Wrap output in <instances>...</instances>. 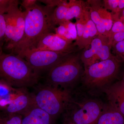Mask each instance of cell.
I'll use <instances>...</instances> for the list:
<instances>
[{
    "mask_svg": "<svg viewBox=\"0 0 124 124\" xmlns=\"http://www.w3.org/2000/svg\"><path fill=\"white\" fill-rule=\"evenodd\" d=\"M19 2L17 0H0V11L7 13L13 6Z\"/></svg>",
    "mask_w": 124,
    "mask_h": 124,
    "instance_id": "26",
    "label": "cell"
},
{
    "mask_svg": "<svg viewBox=\"0 0 124 124\" xmlns=\"http://www.w3.org/2000/svg\"><path fill=\"white\" fill-rule=\"evenodd\" d=\"M97 124H124V116L109 105L106 106Z\"/></svg>",
    "mask_w": 124,
    "mask_h": 124,
    "instance_id": "15",
    "label": "cell"
},
{
    "mask_svg": "<svg viewBox=\"0 0 124 124\" xmlns=\"http://www.w3.org/2000/svg\"><path fill=\"white\" fill-rule=\"evenodd\" d=\"M63 117L62 122L60 124H79L73 121L68 116L62 114Z\"/></svg>",
    "mask_w": 124,
    "mask_h": 124,
    "instance_id": "32",
    "label": "cell"
},
{
    "mask_svg": "<svg viewBox=\"0 0 124 124\" xmlns=\"http://www.w3.org/2000/svg\"><path fill=\"white\" fill-rule=\"evenodd\" d=\"M99 11L108 37V33L111 31L113 23L112 15L110 12L108 11L103 7V3L99 6Z\"/></svg>",
    "mask_w": 124,
    "mask_h": 124,
    "instance_id": "22",
    "label": "cell"
},
{
    "mask_svg": "<svg viewBox=\"0 0 124 124\" xmlns=\"http://www.w3.org/2000/svg\"><path fill=\"white\" fill-rule=\"evenodd\" d=\"M55 7L37 4L27 10L23 36L20 42L11 51L22 57L25 53L36 48L40 40L54 31L51 16Z\"/></svg>",
    "mask_w": 124,
    "mask_h": 124,
    "instance_id": "1",
    "label": "cell"
},
{
    "mask_svg": "<svg viewBox=\"0 0 124 124\" xmlns=\"http://www.w3.org/2000/svg\"><path fill=\"white\" fill-rule=\"evenodd\" d=\"M33 50L70 53L80 50L74 42L67 41L53 32L44 36L38 42L36 48Z\"/></svg>",
    "mask_w": 124,
    "mask_h": 124,
    "instance_id": "9",
    "label": "cell"
},
{
    "mask_svg": "<svg viewBox=\"0 0 124 124\" xmlns=\"http://www.w3.org/2000/svg\"><path fill=\"white\" fill-rule=\"evenodd\" d=\"M31 94L33 104L55 120L65 112L73 97L71 89L48 84L39 86Z\"/></svg>",
    "mask_w": 124,
    "mask_h": 124,
    "instance_id": "4",
    "label": "cell"
},
{
    "mask_svg": "<svg viewBox=\"0 0 124 124\" xmlns=\"http://www.w3.org/2000/svg\"><path fill=\"white\" fill-rule=\"evenodd\" d=\"M54 31L59 37L67 41L74 42L77 37L76 28L75 23L70 21H66L55 28Z\"/></svg>",
    "mask_w": 124,
    "mask_h": 124,
    "instance_id": "17",
    "label": "cell"
},
{
    "mask_svg": "<svg viewBox=\"0 0 124 124\" xmlns=\"http://www.w3.org/2000/svg\"><path fill=\"white\" fill-rule=\"evenodd\" d=\"M110 106L119 111L124 116V84L121 80L114 82L106 89Z\"/></svg>",
    "mask_w": 124,
    "mask_h": 124,
    "instance_id": "10",
    "label": "cell"
},
{
    "mask_svg": "<svg viewBox=\"0 0 124 124\" xmlns=\"http://www.w3.org/2000/svg\"><path fill=\"white\" fill-rule=\"evenodd\" d=\"M108 39L112 47V46L117 42L124 40V31L115 33Z\"/></svg>",
    "mask_w": 124,
    "mask_h": 124,
    "instance_id": "29",
    "label": "cell"
},
{
    "mask_svg": "<svg viewBox=\"0 0 124 124\" xmlns=\"http://www.w3.org/2000/svg\"><path fill=\"white\" fill-rule=\"evenodd\" d=\"M19 2L4 14L6 22L5 48L11 51L22 39L24 33L26 11L18 7Z\"/></svg>",
    "mask_w": 124,
    "mask_h": 124,
    "instance_id": "7",
    "label": "cell"
},
{
    "mask_svg": "<svg viewBox=\"0 0 124 124\" xmlns=\"http://www.w3.org/2000/svg\"><path fill=\"white\" fill-rule=\"evenodd\" d=\"M81 50L69 54L48 71L46 84L71 88L81 80L85 69L80 58Z\"/></svg>",
    "mask_w": 124,
    "mask_h": 124,
    "instance_id": "5",
    "label": "cell"
},
{
    "mask_svg": "<svg viewBox=\"0 0 124 124\" xmlns=\"http://www.w3.org/2000/svg\"><path fill=\"white\" fill-rule=\"evenodd\" d=\"M113 54L119 58L124 54V40L117 42L112 46Z\"/></svg>",
    "mask_w": 124,
    "mask_h": 124,
    "instance_id": "28",
    "label": "cell"
},
{
    "mask_svg": "<svg viewBox=\"0 0 124 124\" xmlns=\"http://www.w3.org/2000/svg\"><path fill=\"white\" fill-rule=\"evenodd\" d=\"M39 77L24 58L12 53L0 54V80L11 87H32L38 84Z\"/></svg>",
    "mask_w": 124,
    "mask_h": 124,
    "instance_id": "2",
    "label": "cell"
},
{
    "mask_svg": "<svg viewBox=\"0 0 124 124\" xmlns=\"http://www.w3.org/2000/svg\"><path fill=\"white\" fill-rule=\"evenodd\" d=\"M105 37L102 35H98L93 40L88 46L81 51L80 58L85 70L91 64L98 62L97 59L98 53Z\"/></svg>",
    "mask_w": 124,
    "mask_h": 124,
    "instance_id": "12",
    "label": "cell"
},
{
    "mask_svg": "<svg viewBox=\"0 0 124 124\" xmlns=\"http://www.w3.org/2000/svg\"><path fill=\"white\" fill-rule=\"evenodd\" d=\"M4 81L0 80V99L6 97L12 93V91H15Z\"/></svg>",
    "mask_w": 124,
    "mask_h": 124,
    "instance_id": "25",
    "label": "cell"
},
{
    "mask_svg": "<svg viewBox=\"0 0 124 124\" xmlns=\"http://www.w3.org/2000/svg\"><path fill=\"white\" fill-rule=\"evenodd\" d=\"M91 20L95 24L99 35L107 37L106 31L100 17L99 8L102 0H87L86 1Z\"/></svg>",
    "mask_w": 124,
    "mask_h": 124,
    "instance_id": "14",
    "label": "cell"
},
{
    "mask_svg": "<svg viewBox=\"0 0 124 124\" xmlns=\"http://www.w3.org/2000/svg\"><path fill=\"white\" fill-rule=\"evenodd\" d=\"M123 62L114 55L108 60L91 64L85 69L81 81L91 95L104 93L119 75Z\"/></svg>",
    "mask_w": 124,
    "mask_h": 124,
    "instance_id": "3",
    "label": "cell"
},
{
    "mask_svg": "<svg viewBox=\"0 0 124 124\" xmlns=\"http://www.w3.org/2000/svg\"><path fill=\"white\" fill-rule=\"evenodd\" d=\"M98 35L95 24L91 20L89 16L85 24L82 38L77 45L79 50H82L88 46L93 40Z\"/></svg>",
    "mask_w": 124,
    "mask_h": 124,
    "instance_id": "16",
    "label": "cell"
},
{
    "mask_svg": "<svg viewBox=\"0 0 124 124\" xmlns=\"http://www.w3.org/2000/svg\"><path fill=\"white\" fill-rule=\"evenodd\" d=\"M106 106L93 99H86L77 101L73 97L63 114L79 124H97Z\"/></svg>",
    "mask_w": 124,
    "mask_h": 124,
    "instance_id": "6",
    "label": "cell"
},
{
    "mask_svg": "<svg viewBox=\"0 0 124 124\" xmlns=\"http://www.w3.org/2000/svg\"><path fill=\"white\" fill-rule=\"evenodd\" d=\"M122 71H122V73L121 74V79L120 80H121L122 81V82H123L124 84V68H123Z\"/></svg>",
    "mask_w": 124,
    "mask_h": 124,
    "instance_id": "33",
    "label": "cell"
},
{
    "mask_svg": "<svg viewBox=\"0 0 124 124\" xmlns=\"http://www.w3.org/2000/svg\"><path fill=\"white\" fill-rule=\"evenodd\" d=\"M33 104L31 94L22 91L20 94L10 102L5 108L8 115H20Z\"/></svg>",
    "mask_w": 124,
    "mask_h": 124,
    "instance_id": "13",
    "label": "cell"
},
{
    "mask_svg": "<svg viewBox=\"0 0 124 124\" xmlns=\"http://www.w3.org/2000/svg\"><path fill=\"white\" fill-rule=\"evenodd\" d=\"M119 58L120 59L122 62H124V54L122 55H121Z\"/></svg>",
    "mask_w": 124,
    "mask_h": 124,
    "instance_id": "34",
    "label": "cell"
},
{
    "mask_svg": "<svg viewBox=\"0 0 124 124\" xmlns=\"http://www.w3.org/2000/svg\"><path fill=\"white\" fill-rule=\"evenodd\" d=\"M20 115L22 124H55L51 116L33 104Z\"/></svg>",
    "mask_w": 124,
    "mask_h": 124,
    "instance_id": "11",
    "label": "cell"
},
{
    "mask_svg": "<svg viewBox=\"0 0 124 124\" xmlns=\"http://www.w3.org/2000/svg\"><path fill=\"white\" fill-rule=\"evenodd\" d=\"M71 53H72L32 50L25 53L22 57L26 60L32 68L40 75L41 72L48 71Z\"/></svg>",
    "mask_w": 124,
    "mask_h": 124,
    "instance_id": "8",
    "label": "cell"
},
{
    "mask_svg": "<svg viewBox=\"0 0 124 124\" xmlns=\"http://www.w3.org/2000/svg\"><path fill=\"white\" fill-rule=\"evenodd\" d=\"M3 117H2L0 115V124L1 122V121H2V119H3Z\"/></svg>",
    "mask_w": 124,
    "mask_h": 124,
    "instance_id": "35",
    "label": "cell"
},
{
    "mask_svg": "<svg viewBox=\"0 0 124 124\" xmlns=\"http://www.w3.org/2000/svg\"><path fill=\"white\" fill-rule=\"evenodd\" d=\"M38 1L36 0H23L21 5L25 8V10H27L34 7L37 4Z\"/></svg>",
    "mask_w": 124,
    "mask_h": 124,
    "instance_id": "30",
    "label": "cell"
},
{
    "mask_svg": "<svg viewBox=\"0 0 124 124\" xmlns=\"http://www.w3.org/2000/svg\"><path fill=\"white\" fill-rule=\"evenodd\" d=\"M49 7H55L62 2V0H38Z\"/></svg>",
    "mask_w": 124,
    "mask_h": 124,
    "instance_id": "31",
    "label": "cell"
},
{
    "mask_svg": "<svg viewBox=\"0 0 124 124\" xmlns=\"http://www.w3.org/2000/svg\"><path fill=\"white\" fill-rule=\"evenodd\" d=\"M5 14L0 11V54L3 53L2 49L5 39L6 22Z\"/></svg>",
    "mask_w": 124,
    "mask_h": 124,
    "instance_id": "23",
    "label": "cell"
},
{
    "mask_svg": "<svg viewBox=\"0 0 124 124\" xmlns=\"http://www.w3.org/2000/svg\"><path fill=\"white\" fill-rule=\"evenodd\" d=\"M112 45L109 42L108 37H105L97 56L98 62L104 61L110 58L113 54L111 53Z\"/></svg>",
    "mask_w": 124,
    "mask_h": 124,
    "instance_id": "21",
    "label": "cell"
},
{
    "mask_svg": "<svg viewBox=\"0 0 124 124\" xmlns=\"http://www.w3.org/2000/svg\"><path fill=\"white\" fill-rule=\"evenodd\" d=\"M0 124H22V116L19 114L8 115L3 117Z\"/></svg>",
    "mask_w": 124,
    "mask_h": 124,
    "instance_id": "24",
    "label": "cell"
},
{
    "mask_svg": "<svg viewBox=\"0 0 124 124\" xmlns=\"http://www.w3.org/2000/svg\"><path fill=\"white\" fill-rule=\"evenodd\" d=\"M103 5L104 8L110 10L113 20L117 17V15L124 8V0H104Z\"/></svg>",
    "mask_w": 124,
    "mask_h": 124,
    "instance_id": "20",
    "label": "cell"
},
{
    "mask_svg": "<svg viewBox=\"0 0 124 124\" xmlns=\"http://www.w3.org/2000/svg\"><path fill=\"white\" fill-rule=\"evenodd\" d=\"M69 8L68 2L63 0L54 9L51 16L52 24L56 28V26L60 25L66 22V18Z\"/></svg>",
    "mask_w": 124,
    "mask_h": 124,
    "instance_id": "19",
    "label": "cell"
},
{
    "mask_svg": "<svg viewBox=\"0 0 124 124\" xmlns=\"http://www.w3.org/2000/svg\"><path fill=\"white\" fill-rule=\"evenodd\" d=\"M124 31V22L117 19L113 21V23L111 31L108 33V38L111 37L115 33Z\"/></svg>",
    "mask_w": 124,
    "mask_h": 124,
    "instance_id": "27",
    "label": "cell"
},
{
    "mask_svg": "<svg viewBox=\"0 0 124 124\" xmlns=\"http://www.w3.org/2000/svg\"><path fill=\"white\" fill-rule=\"evenodd\" d=\"M69 8L66 17V22L70 21L75 18H79L87 9L86 1L81 0H70L68 2Z\"/></svg>",
    "mask_w": 124,
    "mask_h": 124,
    "instance_id": "18",
    "label": "cell"
}]
</instances>
